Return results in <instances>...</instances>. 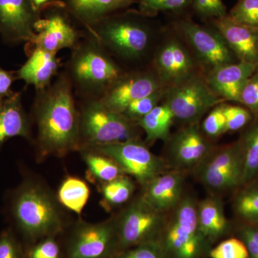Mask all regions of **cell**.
Instances as JSON below:
<instances>
[{
	"label": "cell",
	"mask_w": 258,
	"mask_h": 258,
	"mask_svg": "<svg viewBox=\"0 0 258 258\" xmlns=\"http://www.w3.org/2000/svg\"><path fill=\"white\" fill-rule=\"evenodd\" d=\"M32 111L40 157H62L79 150L78 102L63 71L47 87L36 91Z\"/></svg>",
	"instance_id": "cell-1"
},
{
	"label": "cell",
	"mask_w": 258,
	"mask_h": 258,
	"mask_svg": "<svg viewBox=\"0 0 258 258\" xmlns=\"http://www.w3.org/2000/svg\"><path fill=\"white\" fill-rule=\"evenodd\" d=\"M165 27L139 10H121L89 28L110 55L127 71L147 69Z\"/></svg>",
	"instance_id": "cell-2"
},
{
	"label": "cell",
	"mask_w": 258,
	"mask_h": 258,
	"mask_svg": "<svg viewBox=\"0 0 258 258\" xmlns=\"http://www.w3.org/2000/svg\"><path fill=\"white\" fill-rule=\"evenodd\" d=\"M76 98L101 100L127 70L113 58L94 35L85 29L63 64Z\"/></svg>",
	"instance_id": "cell-3"
},
{
	"label": "cell",
	"mask_w": 258,
	"mask_h": 258,
	"mask_svg": "<svg viewBox=\"0 0 258 258\" xmlns=\"http://www.w3.org/2000/svg\"><path fill=\"white\" fill-rule=\"evenodd\" d=\"M57 196L45 185L26 179L13 191L10 214L18 232L29 242L53 237L64 228V217Z\"/></svg>",
	"instance_id": "cell-4"
},
{
	"label": "cell",
	"mask_w": 258,
	"mask_h": 258,
	"mask_svg": "<svg viewBox=\"0 0 258 258\" xmlns=\"http://www.w3.org/2000/svg\"><path fill=\"white\" fill-rule=\"evenodd\" d=\"M78 102L79 150L85 148L141 139L142 128L122 113L111 111L98 100Z\"/></svg>",
	"instance_id": "cell-5"
},
{
	"label": "cell",
	"mask_w": 258,
	"mask_h": 258,
	"mask_svg": "<svg viewBox=\"0 0 258 258\" xmlns=\"http://www.w3.org/2000/svg\"><path fill=\"white\" fill-rule=\"evenodd\" d=\"M161 232L166 258H198L208 242L199 228L198 204L189 196L173 209Z\"/></svg>",
	"instance_id": "cell-6"
},
{
	"label": "cell",
	"mask_w": 258,
	"mask_h": 258,
	"mask_svg": "<svg viewBox=\"0 0 258 258\" xmlns=\"http://www.w3.org/2000/svg\"><path fill=\"white\" fill-rule=\"evenodd\" d=\"M170 25L186 42L204 74L238 62L221 34L210 24L195 23L187 14L176 16Z\"/></svg>",
	"instance_id": "cell-7"
},
{
	"label": "cell",
	"mask_w": 258,
	"mask_h": 258,
	"mask_svg": "<svg viewBox=\"0 0 258 258\" xmlns=\"http://www.w3.org/2000/svg\"><path fill=\"white\" fill-rule=\"evenodd\" d=\"M149 67L166 88L203 73L186 42L170 25L164 28Z\"/></svg>",
	"instance_id": "cell-8"
},
{
	"label": "cell",
	"mask_w": 258,
	"mask_h": 258,
	"mask_svg": "<svg viewBox=\"0 0 258 258\" xmlns=\"http://www.w3.org/2000/svg\"><path fill=\"white\" fill-rule=\"evenodd\" d=\"M163 102L184 125L200 123L214 107L225 103L212 91L204 73L165 88Z\"/></svg>",
	"instance_id": "cell-9"
},
{
	"label": "cell",
	"mask_w": 258,
	"mask_h": 258,
	"mask_svg": "<svg viewBox=\"0 0 258 258\" xmlns=\"http://www.w3.org/2000/svg\"><path fill=\"white\" fill-rule=\"evenodd\" d=\"M82 149H89L111 158L125 174L134 178L143 188L154 178L166 172L165 161L153 154L141 139Z\"/></svg>",
	"instance_id": "cell-10"
},
{
	"label": "cell",
	"mask_w": 258,
	"mask_h": 258,
	"mask_svg": "<svg viewBox=\"0 0 258 258\" xmlns=\"http://www.w3.org/2000/svg\"><path fill=\"white\" fill-rule=\"evenodd\" d=\"M117 249L125 251L155 240L165 222L164 214L153 208L142 195L134 199L115 217Z\"/></svg>",
	"instance_id": "cell-11"
},
{
	"label": "cell",
	"mask_w": 258,
	"mask_h": 258,
	"mask_svg": "<svg viewBox=\"0 0 258 258\" xmlns=\"http://www.w3.org/2000/svg\"><path fill=\"white\" fill-rule=\"evenodd\" d=\"M40 18L35 25L36 35L25 48L39 47L57 54L62 49L72 50L83 31H79L71 23L63 3L50 2L40 10Z\"/></svg>",
	"instance_id": "cell-12"
},
{
	"label": "cell",
	"mask_w": 258,
	"mask_h": 258,
	"mask_svg": "<svg viewBox=\"0 0 258 258\" xmlns=\"http://www.w3.org/2000/svg\"><path fill=\"white\" fill-rule=\"evenodd\" d=\"M117 249L115 217L98 223L79 221L71 233L68 258H108Z\"/></svg>",
	"instance_id": "cell-13"
},
{
	"label": "cell",
	"mask_w": 258,
	"mask_h": 258,
	"mask_svg": "<svg viewBox=\"0 0 258 258\" xmlns=\"http://www.w3.org/2000/svg\"><path fill=\"white\" fill-rule=\"evenodd\" d=\"M150 67L128 71L110 88L100 101L122 113L130 103L165 88Z\"/></svg>",
	"instance_id": "cell-14"
},
{
	"label": "cell",
	"mask_w": 258,
	"mask_h": 258,
	"mask_svg": "<svg viewBox=\"0 0 258 258\" xmlns=\"http://www.w3.org/2000/svg\"><path fill=\"white\" fill-rule=\"evenodd\" d=\"M166 142L168 159L178 171L197 167L214 148L200 123L184 125Z\"/></svg>",
	"instance_id": "cell-15"
},
{
	"label": "cell",
	"mask_w": 258,
	"mask_h": 258,
	"mask_svg": "<svg viewBox=\"0 0 258 258\" xmlns=\"http://www.w3.org/2000/svg\"><path fill=\"white\" fill-rule=\"evenodd\" d=\"M40 10L31 0H0V35L5 43L18 45L35 37Z\"/></svg>",
	"instance_id": "cell-16"
},
{
	"label": "cell",
	"mask_w": 258,
	"mask_h": 258,
	"mask_svg": "<svg viewBox=\"0 0 258 258\" xmlns=\"http://www.w3.org/2000/svg\"><path fill=\"white\" fill-rule=\"evenodd\" d=\"M221 34L237 60L258 66V30L235 21L228 14L207 22Z\"/></svg>",
	"instance_id": "cell-17"
},
{
	"label": "cell",
	"mask_w": 258,
	"mask_h": 258,
	"mask_svg": "<svg viewBox=\"0 0 258 258\" xmlns=\"http://www.w3.org/2000/svg\"><path fill=\"white\" fill-rule=\"evenodd\" d=\"M257 69V64L238 61L220 66L205 75L209 86L219 98L226 103H237L244 84Z\"/></svg>",
	"instance_id": "cell-18"
},
{
	"label": "cell",
	"mask_w": 258,
	"mask_h": 258,
	"mask_svg": "<svg viewBox=\"0 0 258 258\" xmlns=\"http://www.w3.org/2000/svg\"><path fill=\"white\" fill-rule=\"evenodd\" d=\"M28 60L16 71L17 79L23 80L27 86H33L36 91L43 89L52 83L60 73L63 64L57 54L39 47L25 48Z\"/></svg>",
	"instance_id": "cell-19"
},
{
	"label": "cell",
	"mask_w": 258,
	"mask_h": 258,
	"mask_svg": "<svg viewBox=\"0 0 258 258\" xmlns=\"http://www.w3.org/2000/svg\"><path fill=\"white\" fill-rule=\"evenodd\" d=\"M184 176L180 171L164 172L144 187L142 196L149 205L164 214L175 208L182 200Z\"/></svg>",
	"instance_id": "cell-20"
},
{
	"label": "cell",
	"mask_w": 258,
	"mask_h": 258,
	"mask_svg": "<svg viewBox=\"0 0 258 258\" xmlns=\"http://www.w3.org/2000/svg\"><path fill=\"white\" fill-rule=\"evenodd\" d=\"M31 120L22 103L21 92H13L0 106V150L8 139L21 137L31 138Z\"/></svg>",
	"instance_id": "cell-21"
},
{
	"label": "cell",
	"mask_w": 258,
	"mask_h": 258,
	"mask_svg": "<svg viewBox=\"0 0 258 258\" xmlns=\"http://www.w3.org/2000/svg\"><path fill=\"white\" fill-rule=\"evenodd\" d=\"M137 0H63L68 13L84 27L93 24L112 14L126 10Z\"/></svg>",
	"instance_id": "cell-22"
},
{
	"label": "cell",
	"mask_w": 258,
	"mask_h": 258,
	"mask_svg": "<svg viewBox=\"0 0 258 258\" xmlns=\"http://www.w3.org/2000/svg\"><path fill=\"white\" fill-rule=\"evenodd\" d=\"M198 222L200 232L208 242L225 235L230 227L221 200L212 197L198 204Z\"/></svg>",
	"instance_id": "cell-23"
},
{
	"label": "cell",
	"mask_w": 258,
	"mask_h": 258,
	"mask_svg": "<svg viewBox=\"0 0 258 258\" xmlns=\"http://www.w3.org/2000/svg\"><path fill=\"white\" fill-rule=\"evenodd\" d=\"M238 142L242 154L241 186H244L258 179V118H254L245 127Z\"/></svg>",
	"instance_id": "cell-24"
},
{
	"label": "cell",
	"mask_w": 258,
	"mask_h": 258,
	"mask_svg": "<svg viewBox=\"0 0 258 258\" xmlns=\"http://www.w3.org/2000/svg\"><path fill=\"white\" fill-rule=\"evenodd\" d=\"M174 122L175 118L170 108L162 101L137 123L146 134L145 143L148 145L159 140L167 141Z\"/></svg>",
	"instance_id": "cell-25"
},
{
	"label": "cell",
	"mask_w": 258,
	"mask_h": 258,
	"mask_svg": "<svg viewBox=\"0 0 258 258\" xmlns=\"http://www.w3.org/2000/svg\"><path fill=\"white\" fill-rule=\"evenodd\" d=\"M79 152L87 165L88 177L94 183L105 184L125 174L111 158L89 149H81Z\"/></svg>",
	"instance_id": "cell-26"
},
{
	"label": "cell",
	"mask_w": 258,
	"mask_h": 258,
	"mask_svg": "<svg viewBox=\"0 0 258 258\" xmlns=\"http://www.w3.org/2000/svg\"><path fill=\"white\" fill-rule=\"evenodd\" d=\"M90 194L91 191L86 181L76 176H69L61 183L56 196L62 206L81 215L88 203Z\"/></svg>",
	"instance_id": "cell-27"
},
{
	"label": "cell",
	"mask_w": 258,
	"mask_h": 258,
	"mask_svg": "<svg viewBox=\"0 0 258 258\" xmlns=\"http://www.w3.org/2000/svg\"><path fill=\"white\" fill-rule=\"evenodd\" d=\"M135 190V184L131 176L123 175L113 181L100 185L101 193V205L106 210L126 203Z\"/></svg>",
	"instance_id": "cell-28"
},
{
	"label": "cell",
	"mask_w": 258,
	"mask_h": 258,
	"mask_svg": "<svg viewBox=\"0 0 258 258\" xmlns=\"http://www.w3.org/2000/svg\"><path fill=\"white\" fill-rule=\"evenodd\" d=\"M233 209L242 223L258 226V185L256 182L244 186L237 193Z\"/></svg>",
	"instance_id": "cell-29"
},
{
	"label": "cell",
	"mask_w": 258,
	"mask_h": 258,
	"mask_svg": "<svg viewBox=\"0 0 258 258\" xmlns=\"http://www.w3.org/2000/svg\"><path fill=\"white\" fill-rule=\"evenodd\" d=\"M138 10L150 18L160 13L181 16L192 10V0H139Z\"/></svg>",
	"instance_id": "cell-30"
},
{
	"label": "cell",
	"mask_w": 258,
	"mask_h": 258,
	"mask_svg": "<svg viewBox=\"0 0 258 258\" xmlns=\"http://www.w3.org/2000/svg\"><path fill=\"white\" fill-rule=\"evenodd\" d=\"M165 88L130 103L122 114L125 115L129 120L137 123L141 118H143L156 106L162 103L165 93Z\"/></svg>",
	"instance_id": "cell-31"
},
{
	"label": "cell",
	"mask_w": 258,
	"mask_h": 258,
	"mask_svg": "<svg viewBox=\"0 0 258 258\" xmlns=\"http://www.w3.org/2000/svg\"><path fill=\"white\" fill-rule=\"evenodd\" d=\"M228 15L238 23L258 30V0H238Z\"/></svg>",
	"instance_id": "cell-32"
},
{
	"label": "cell",
	"mask_w": 258,
	"mask_h": 258,
	"mask_svg": "<svg viewBox=\"0 0 258 258\" xmlns=\"http://www.w3.org/2000/svg\"><path fill=\"white\" fill-rule=\"evenodd\" d=\"M223 110L227 132H237L245 128L254 118L251 112L242 106H236L225 102Z\"/></svg>",
	"instance_id": "cell-33"
},
{
	"label": "cell",
	"mask_w": 258,
	"mask_h": 258,
	"mask_svg": "<svg viewBox=\"0 0 258 258\" xmlns=\"http://www.w3.org/2000/svg\"><path fill=\"white\" fill-rule=\"evenodd\" d=\"M203 133L210 139L217 138L227 132L223 103L210 110L201 125Z\"/></svg>",
	"instance_id": "cell-34"
},
{
	"label": "cell",
	"mask_w": 258,
	"mask_h": 258,
	"mask_svg": "<svg viewBox=\"0 0 258 258\" xmlns=\"http://www.w3.org/2000/svg\"><path fill=\"white\" fill-rule=\"evenodd\" d=\"M192 10L205 23L228 14L223 0H192Z\"/></svg>",
	"instance_id": "cell-35"
},
{
	"label": "cell",
	"mask_w": 258,
	"mask_h": 258,
	"mask_svg": "<svg viewBox=\"0 0 258 258\" xmlns=\"http://www.w3.org/2000/svg\"><path fill=\"white\" fill-rule=\"evenodd\" d=\"M211 258H248L247 247L240 238L222 241L210 252Z\"/></svg>",
	"instance_id": "cell-36"
},
{
	"label": "cell",
	"mask_w": 258,
	"mask_h": 258,
	"mask_svg": "<svg viewBox=\"0 0 258 258\" xmlns=\"http://www.w3.org/2000/svg\"><path fill=\"white\" fill-rule=\"evenodd\" d=\"M258 118V69L256 70L241 91L238 102Z\"/></svg>",
	"instance_id": "cell-37"
},
{
	"label": "cell",
	"mask_w": 258,
	"mask_h": 258,
	"mask_svg": "<svg viewBox=\"0 0 258 258\" xmlns=\"http://www.w3.org/2000/svg\"><path fill=\"white\" fill-rule=\"evenodd\" d=\"M115 258H166L159 242L149 241L120 252Z\"/></svg>",
	"instance_id": "cell-38"
},
{
	"label": "cell",
	"mask_w": 258,
	"mask_h": 258,
	"mask_svg": "<svg viewBox=\"0 0 258 258\" xmlns=\"http://www.w3.org/2000/svg\"><path fill=\"white\" fill-rule=\"evenodd\" d=\"M0 258H26L21 244L10 229L0 234Z\"/></svg>",
	"instance_id": "cell-39"
},
{
	"label": "cell",
	"mask_w": 258,
	"mask_h": 258,
	"mask_svg": "<svg viewBox=\"0 0 258 258\" xmlns=\"http://www.w3.org/2000/svg\"><path fill=\"white\" fill-rule=\"evenodd\" d=\"M237 232L247 247L248 258H258V226L242 223Z\"/></svg>",
	"instance_id": "cell-40"
},
{
	"label": "cell",
	"mask_w": 258,
	"mask_h": 258,
	"mask_svg": "<svg viewBox=\"0 0 258 258\" xmlns=\"http://www.w3.org/2000/svg\"><path fill=\"white\" fill-rule=\"evenodd\" d=\"M28 258H60V247L55 240L50 237L43 239L30 251Z\"/></svg>",
	"instance_id": "cell-41"
},
{
	"label": "cell",
	"mask_w": 258,
	"mask_h": 258,
	"mask_svg": "<svg viewBox=\"0 0 258 258\" xmlns=\"http://www.w3.org/2000/svg\"><path fill=\"white\" fill-rule=\"evenodd\" d=\"M16 79V72L5 71L0 67V98L5 99L13 93L12 85Z\"/></svg>",
	"instance_id": "cell-42"
},
{
	"label": "cell",
	"mask_w": 258,
	"mask_h": 258,
	"mask_svg": "<svg viewBox=\"0 0 258 258\" xmlns=\"http://www.w3.org/2000/svg\"><path fill=\"white\" fill-rule=\"evenodd\" d=\"M32 4L36 8L37 10H40L44 5L50 3L49 0H31Z\"/></svg>",
	"instance_id": "cell-43"
},
{
	"label": "cell",
	"mask_w": 258,
	"mask_h": 258,
	"mask_svg": "<svg viewBox=\"0 0 258 258\" xmlns=\"http://www.w3.org/2000/svg\"><path fill=\"white\" fill-rule=\"evenodd\" d=\"M3 100H4V99H3V98H0V106H2V103H3Z\"/></svg>",
	"instance_id": "cell-44"
}]
</instances>
